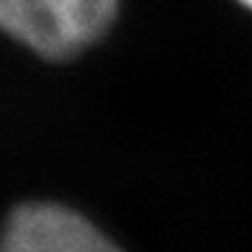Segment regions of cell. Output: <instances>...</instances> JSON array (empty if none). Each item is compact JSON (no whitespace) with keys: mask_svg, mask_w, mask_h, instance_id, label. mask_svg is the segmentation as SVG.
Segmentation results:
<instances>
[{"mask_svg":"<svg viewBox=\"0 0 252 252\" xmlns=\"http://www.w3.org/2000/svg\"><path fill=\"white\" fill-rule=\"evenodd\" d=\"M119 0H0V29L41 57L67 60L108 31Z\"/></svg>","mask_w":252,"mask_h":252,"instance_id":"1","label":"cell"},{"mask_svg":"<svg viewBox=\"0 0 252 252\" xmlns=\"http://www.w3.org/2000/svg\"><path fill=\"white\" fill-rule=\"evenodd\" d=\"M0 252H121L88 219L57 203H24L0 232Z\"/></svg>","mask_w":252,"mask_h":252,"instance_id":"2","label":"cell"},{"mask_svg":"<svg viewBox=\"0 0 252 252\" xmlns=\"http://www.w3.org/2000/svg\"><path fill=\"white\" fill-rule=\"evenodd\" d=\"M239 3H245L247 8H252V0H239Z\"/></svg>","mask_w":252,"mask_h":252,"instance_id":"3","label":"cell"}]
</instances>
